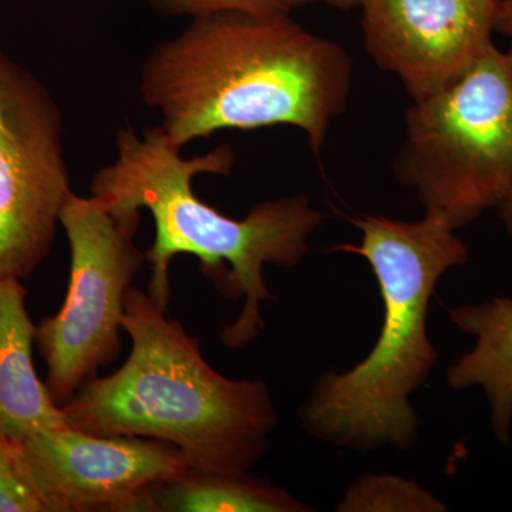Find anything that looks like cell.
Masks as SVG:
<instances>
[{"instance_id":"obj_1","label":"cell","mask_w":512,"mask_h":512,"mask_svg":"<svg viewBox=\"0 0 512 512\" xmlns=\"http://www.w3.org/2000/svg\"><path fill=\"white\" fill-rule=\"evenodd\" d=\"M352 76L345 47L291 16L212 12L154 47L140 93L180 150L221 130L288 124L319 156L346 109Z\"/></svg>"},{"instance_id":"obj_2","label":"cell","mask_w":512,"mask_h":512,"mask_svg":"<svg viewBox=\"0 0 512 512\" xmlns=\"http://www.w3.org/2000/svg\"><path fill=\"white\" fill-rule=\"evenodd\" d=\"M234 164L227 144L184 158L161 126L146 128L141 137L123 127L117 133L116 161L100 168L90 184L93 197L131 237L137 234L140 211L146 208L153 215L156 238L144 252L151 265L148 293L165 311L171 299L170 265L178 255L200 259L202 272L222 295L245 299L241 315L218 336L229 350L245 348L264 328L261 305L274 301L265 265L291 269L301 264L323 221L308 195L261 202L244 220L221 214L195 195L194 177L229 175Z\"/></svg>"},{"instance_id":"obj_3","label":"cell","mask_w":512,"mask_h":512,"mask_svg":"<svg viewBox=\"0 0 512 512\" xmlns=\"http://www.w3.org/2000/svg\"><path fill=\"white\" fill-rule=\"evenodd\" d=\"M165 313L148 291L128 288L123 332L130 355L62 406L70 427L165 441L200 473H249L278 424L268 386L222 376L202 356L200 340Z\"/></svg>"},{"instance_id":"obj_4","label":"cell","mask_w":512,"mask_h":512,"mask_svg":"<svg viewBox=\"0 0 512 512\" xmlns=\"http://www.w3.org/2000/svg\"><path fill=\"white\" fill-rule=\"evenodd\" d=\"M353 224L359 245L335 251L363 256L379 284L382 330L369 355L345 373H326L302 406L303 427L333 446L372 451L409 450L419 439L410 396L420 389L439 352L427 335V312L441 276L466 265L470 249L439 215L407 222L367 215Z\"/></svg>"},{"instance_id":"obj_5","label":"cell","mask_w":512,"mask_h":512,"mask_svg":"<svg viewBox=\"0 0 512 512\" xmlns=\"http://www.w3.org/2000/svg\"><path fill=\"white\" fill-rule=\"evenodd\" d=\"M397 180L454 229L498 207L512 178V74L491 45L456 79L413 101Z\"/></svg>"},{"instance_id":"obj_6","label":"cell","mask_w":512,"mask_h":512,"mask_svg":"<svg viewBox=\"0 0 512 512\" xmlns=\"http://www.w3.org/2000/svg\"><path fill=\"white\" fill-rule=\"evenodd\" d=\"M70 245V281L56 315L36 325V348L57 406L120 355L124 298L146 254L96 197L70 192L60 211Z\"/></svg>"},{"instance_id":"obj_7","label":"cell","mask_w":512,"mask_h":512,"mask_svg":"<svg viewBox=\"0 0 512 512\" xmlns=\"http://www.w3.org/2000/svg\"><path fill=\"white\" fill-rule=\"evenodd\" d=\"M59 104L0 46V281L26 279L55 244L70 188Z\"/></svg>"},{"instance_id":"obj_8","label":"cell","mask_w":512,"mask_h":512,"mask_svg":"<svg viewBox=\"0 0 512 512\" xmlns=\"http://www.w3.org/2000/svg\"><path fill=\"white\" fill-rule=\"evenodd\" d=\"M19 444L49 512L151 511L156 490L191 471L177 448L146 437L66 427Z\"/></svg>"},{"instance_id":"obj_9","label":"cell","mask_w":512,"mask_h":512,"mask_svg":"<svg viewBox=\"0 0 512 512\" xmlns=\"http://www.w3.org/2000/svg\"><path fill=\"white\" fill-rule=\"evenodd\" d=\"M501 0H359L367 55L413 101L437 92L493 42Z\"/></svg>"},{"instance_id":"obj_10","label":"cell","mask_w":512,"mask_h":512,"mask_svg":"<svg viewBox=\"0 0 512 512\" xmlns=\"http://www.w3.org/2000/svg\"><path fill=\"white\" fill-rule=\"evenodd\" d=\"M20 279L0 281V434L23 441L70 427L33 362L36 325Z\"/></svg>"},{"instance_id":"obj_11","label":"cell","mask_w":512,"mask_h":512,"mask_svg":"<svg viewBox=\"0 0 512 512\" xmlns=\"http://www.w3.org/2000/svg\"><path fill=\"white\" fill-rule=\"evenodd\" d=\"M457 328L476 339L474 348L448 367L454 390L480 386L491 410V426L501 444L510 443L512 427V299L495 296L480 305L450 312Z\"/></svg>"},{"instance_id":"obj_12","label":"cell","mask_w":512,"mask_h":512,"mask_svg":"<svg viewBox=\"0 0 512 512\" xmlns=\"http://www.w3.org/2000/svg\"><path fill=\"white\" fill-rule=\"evenodd\" d=\"M154 512H306L309 505L282 488L247 474L188 471L158 488Z\"/></svg>"},{"instance_id":"obj_13","label":"cell","mask_w":512,"mask_h":512,"mask_svg":"<svg viewBox=\"0 0 512 512\" xmlns=\"http://www.w3.org/2000/svg\"><path fill=\"white\" fill-rule=\"evenodd\" d=\"M342 512H443L446 505L426 488L394 474H366L338 504Z\"/></svg>"},{"instance_id":"obj_14","label":"cell","mask_w":512,"mask_h":512,"mask_svg":"<svg viewBox=\"0 0 512 512\" xmlns=\"http://www.w3.org/2000/svg\"><path fill=\"white\" fill-rule=\"evenodd\" d=\"M0 512H49L19 441L0 434Z\"/></svg>"},{"instance_id":"obj_15","label":"cell","mask_w":512,"mask_h":512,"mask_svg":"<svg viewBox=\"0 0 512 512\" xmlns=\"http://www.w3.org/2000/svg\"><path fill=\"white\" fill-rule=\"evenodd\" d=\"M322 0H150L163 16H194L212 12H244L259 16H291L293 10Z\"/></svg>"},{"instance_id":"obj_16","label":"cell","mask_w":512,"mask_h":512,"mask_svg":"<svg viewBox=\"0 0 512 512\" xmlns=\"http://www.w3.org/2000/svg\"><path fill=\"white\" fill-rule=\"evenodd\" d=\"M495 30L512 36V0H501Z\"/></svg>"},{"instance_id":"obj_17","label":"cell","mask_w":512,"mask_h":512,"mask_svg":"<svg viewBox=\"0 0 512 512\" xmlns=\"http://www.w3.org/2000/svg\"><path fill=\"white\" fill-rule=\"evenodd\" d=\"M498 211H500V218L503 221L505 229L512 238V178L510 185H508L507 192H505L503 201L498 204Z\"/></svg>"},{"instance_id":"obj_18","label":"cell","mask_w":512,"mask_h":512,"mask_svg":"<svg viewBox=\"0 0 512 512\" xmlns=\"http://www.w3.org/2000/svg\"><path fill=\"white\" fill-rule=\"evenodd\" d=\"M326 2L340 9L356 8L359 5V0H326Z\"/></svg>"},{"instance_id":"obj_19","label":"cell","mask_w":512,"mask_h":512,"mask_svg":"<svg viewBox=\"0 0 512 512\" xmlns=\"http://www.w3.org/2000/svg\"><path fill=\"white\" fill-rule=\"evenodd\" d=\"M508 60H510V67H511V74H512V45L510 47V50L507 52Z\"/></svg>"}]
</instances>
